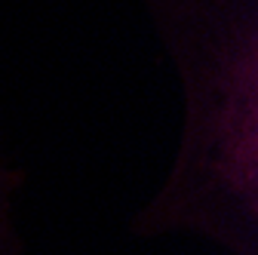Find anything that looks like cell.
<instances>
[{"label":"cell","mask_w":258,"mask_h":255,"mask_svg":"<svg viewBox=\"0 0 258 255\" xmlns=\"http://www.w3.org/2000/svg\"><path fill=\"white\" fill-rule=\"evenodd\" d=\"M142 4L178 80L181 130L139 231L258 255V0Z\"/></svg>","instance_id":"6da1fadb"},{"label":"cell","mask_w":258,"mask_h":255,"mask_svg":"<svg viewBox=\"0 0 258 255\" xmlns=\"http://www.w3.org/2000/svg\"><path fill=\"white\" fill-rule=\"evenodd\" d=\"M19 194H22V172L0 154V255H22Z\"/></svg>","instance_id":"7a4b0ae2"}]
</instances>
